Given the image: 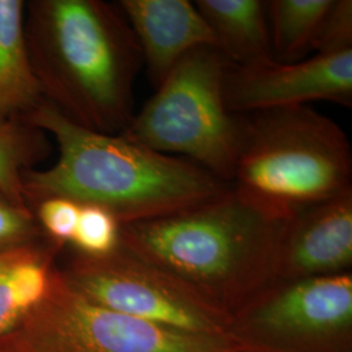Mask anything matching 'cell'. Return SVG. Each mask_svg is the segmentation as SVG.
Wrapping results in <instances>:
<instances>
[{
  "instance_id": "cell-14",
  "label": "cell",
  "mask_w": 352,
  "mask_h": 352,
  "mask_svg": "<svg viewBox=\"0 0 352 352\" xmlns=\"http://www.w3.org/2000/svg\"><path fill=\"white\" fill-rule=\"evenodd\" d=\"M52 257L33 243L0 252V336L46 296L56 270Z\"/></svg>"
},
{
  "instance_id": "cell-9",
  "label": "cell",
  "mask_w": 352,
  "mask_h": 352,
  "mask_svg": "<svg viewBox=\"0 0 352 352\" xmlns=\"http://www.w3.org/2000/svg\"><path fill=\"white\" fill-rule=\"evenodd\" d=\"M352 263V188L315 204L287 222L278 277L289 280L342 274Z\"/></svg>"
},
{
  "instance_id": "cell-18",
  "label": "cell",
  "mask_w": 352,
  "mask_h": 352,
  "mask_svg": "<svg viewBox=\"0 0 352 352\" xmlns=\"http://www.w3.org/2000/svg\"><path fill=\"white\" fill-rule=\"evenodd\" d=\"M352 50V1L333 0L316 38L314 54L331 55Z\"/></svg>"
},
{
  "instance_id": "cell-19",
  "label": "cell",
  "mask_w": 352,
  "mask_h": 352,
  "mask_svg": "<svg viewBox=\"0 0 352 352\" xmlns=\"http://www.w3.org/2000/svg\"><path fill=\"white\" fill-rule=\"evenodd\" d=\"M36 208L41 225L55 244L63 245L72 241L78 222L80 204L63 197H50L39 202Z\"/></svg>"
},
{
  "instance_id": "cell-17",
  "label": "cell",
  "mask_w": 352,
  "mask_h": 352,
  "mask_svg": "<svg viewBox=\"0 0 352 352\" xmlns=\"http://www.w3.org/2000/svg\"><path fill=\"white\" fill-rule=\"evenodd\" d=\"M122 225L109 210L97 205H81L75 235L71 243L80 254L104 257L120 245Z\"/></svg>"
},
{
  "instance_id": "cell-11",
  "label": "cell",
  "mask_w": 352,
  "mask_h": 352,
  "mask_svg": "<svg viewBox=\"0 0 352 352\" xmlns=\"http://www.w3.org/2000/svg\"><path fill=\"white\" fill-rule=\"evenodd\" d=\"M265 329L282 336H318L351 324L352 278L347 273L289 280L256 309Z\"/></svg>"
},
{
  "instance_id": "cell-7",
  "label": "cell",
  "mask_w": 352,
  "mask_h": 352,
  "mask_svg": "<svg viewBox=\"0 0 352 352\" xmlns=\"http://www.w3.org/2000/svg\"><path fill=\"white\" fill-rule=\"evenodd\" d=\"M60 273L72 289L102 308L186 333L236 338L226 308L122 245L104 257L78 254Z\"/></svg>"
},
{
  "instance_id": "cell-8",
  "label": "cell",
  "mask_w": 352,
  "mask_h": 352,
  "mask_svg": "<svg viewBox=\"0 0 352 352\" xmlns=\"http://www.w3.org/2000/svg\"><path fill=\"white\" fill-rule=\"evenodd\" d=\"M225 98L235 115L333 102L352 106V50L315 54L298 62L267 58L247 65L230 64L225 76Z\"/></svg>"
},
{
  "instance_id": "cell-10",
  "label": "cell",
  "mask_w": 352,
  "mask_h": 352,
  "mask_svg": "<svg viewBox=\"0 0 352 352\" xmlns=\"http://www.w3.org/2000/svg\"><path fill=\"white\" fill-rule=\"evenodd\" d=\"M151 85L157 88L187 54L217 42L195 3L189 0H122Z\"/></svg>"
},
{
  "instance_id": "cell-3",
  "label": "cell",
  "mask_w": 352,
  "mask_h": 352,
  "mask_svg": "<svg viewBox=\"0 0 352 352\" xmlns=\"http://www.w3.org/2000/svg\"><path fill=\"white\" fill-rule=\"evenodd\" d=\"M286 226L230 187L187 210L122 226L120 245L223 305L243 302L278 278Z\"/></svg>"
},
{
  "instance_id": "cell-16",
  "label": "cell",
  "mask_w": 352,
  "mask_h": 352,
  "mask_svg": "<svg viewBox=\"0 0 352 352\" xmlns=\"http://www.w3.org/2000/svg\"><path fill=\"white\" fill-rule=\"evenodd\" d=\"M46 151L41 129L23 119L0 122V193L13 205L32 212L24 197L23 174Z\"/></svg>"
},
{
  "instance_id": "cell-13",
  "label": "cell",
  "mask_w": 352,
  "mask_h": 352,
  "mask_svg": "<svg viewBox=\"0 0 352 352\" xmlns=\"http://www.w3.org/2000/svg\"><path fill=\"white\" fill-rule=\"evenodd\" d=\"M24 1L0 0V122L23 119L43 101L26 50Z\"/></svg>"
},
{
  "instance_id": "cell-1",
  "label": "cell",
  "mask_w": 352,
  "mask_h": 352,
  "mask_svg": "<svg viewBox=\"0 0 352 352\" xmlns=\"http://www.w3.org/2000/svg\"><path fill=\"white\" fill-rule=\"evenodd\" d=\"M23 120L54 135L60 151L49 170L23 174L29 208L63 197L101 206L124 226L187 210L231 187L187 160L77 126L46 100Z\"/></svg>"
},
{
  "instance_id": "cell-6",
  "label": "cell",
  "mask_w": 352,
  "mask_h": 352,
  "mask_svg": "<svg viewBox=\"0 0 352 352\" xmlns=\"http://www.w3.org/2000/svg\"><path fill=\"white\" fill-rule=\"evenodd\" d=\"M0 352H270L239 338L192 334L89 302L55 270L50 289L10 330Z\"/></svg>"
},
{
  "instance_id": "cell-2",
  "label": "cell",
  "mask_w": 352,
  "mask_h": 352,
  "mask_svg": "<svg viewBox=\"0 0 352 352\" xmlns=\"http://www.w3.org/2000/svg\"><path fill=\"white\" fill-rule=\"evenodd\" d=\"M26 50L42 96L77 126L119 135L133 118L142 68L120 7L101 0H36L24 21Z\"/></svg>"
},
{
  "instance_id": "cell-15",
  "label": "cell",
  "mask_w": 352,
  "mask_h": 352,
  "mask_svg": "<svg viewBox=\"0 0 352 352\" xmlns=\"http://www.w3.org/2000/svg\"><path fill=\"white\" fill-rule=\"evenodd\" d=\"M333 0H272L266 16L272 55L278 62H298L314 52L316 38Z\"/></svg>"
},
{
  "instance_id": "cell-12",
  "label": "cell",
  "mask_w": 352,
  "mask_h": 352,
  "mask_svg": "<svg viewBox=\"0 0 352 352\" xmlns=\"http://www.w3.org/2000/svg\"><path fill=\"white\" fill-rule=\"evenodd\" d=\"M199 12L213 33L217 50L232 65L273 58L266 1L197 0Z\"/></svg>"
},
{
  "instance_id": "cell-4",
  "label": "cell",
  "mask_w": 352,
  "mask_h": 352,
  "mask_svg": "<svg viewBox=\"0 0 352 352\" xmlns=\"http://www.w3.org/2000/svg\"><path fill=\"white\" fill-rule=\"evenodd\" d=\"M346 132L309 104L240 116L232 189L261 212L289 222L352 188Z\"/></svg>"
},
{
  "instance_id": "cell-5",
  "label": "cell",
  "mask_w": 352,
  "mask_h": 352,
  "mask_svg": "<svg viewBox=\"0 0 352 352\" xmlns=\"http://www.w3.org/2000/svg\"><path fill=\"white\" fill-rule=\"evenodd\" d=\"M228 65L215 47L190 51L119 135L187 160L231 184L239 151L240 116L228 110L225 98Z\"/></svg>"
},
{
  "instance_id": "cell-20",
  "label": "cell",
  "mask_w": 352,
  "mask_h": 352,
  "mask_svg": "<svg viewBox=\"0 0 352 352\" xmlns=\"http://www.w3.org/2000/svg\"><path fill=\"white\" fill-rule=\"evenodd\" d=\"M36 235L33 212L13 205L0 193V252L32 244Z\"/></svg>"
}]
</instances>
